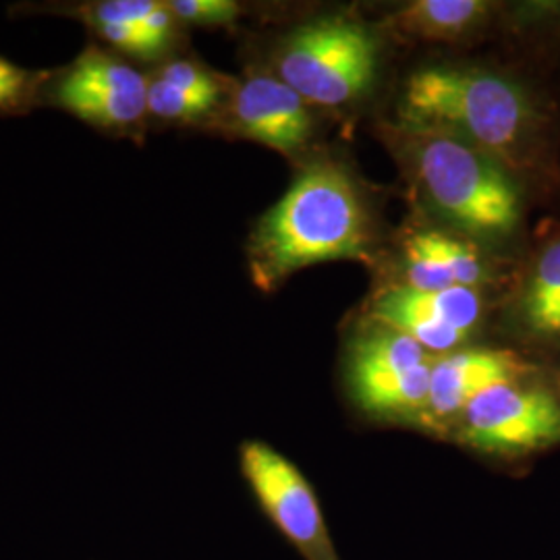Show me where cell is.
I'll list each match as a JSON object with an SVG mask.
<instances>
[{
	"label": "cell",
	"mask_w": 560,
	"mask_h": 560,
	"mask_svg": "<svg viewBox=\"0 0 560 560\" xmlns=\"http://www.w3.org/2000/svg\"><path fill=\"white\" fill-rule=\"evenodd\" d=\"M156 0H98L90 4H81L80 18L94 32L110 25H133L141 27L156 9Z\"/></svg>",
	"instance_id": "16"
},
{
	"label": "cell",
	"mask_w": 560,
	"mask_h": 560,
	"mask_svg": "<svg viewBox=\"0 0 560 560\" xmlns=\"http://www.w3.org/2000/svg\"><path fill=\"white\" fill-rule=\"evenodd\" d=\"M46 73L27 71L20 65L0 57V113L15 115L32 106L34 96L40 92Z\"/></svg>",
	"instance_id": "17"
},
{
	"label": "cell",
	"mask_w": 560,
	"mask_h": 560,
	"mask_svg": "<svg viewBox=\"0 0 560 560\" xmlns=\"http://www.w3.org/2000/svg\"><path fill=\"white\" fill-rule=\"evenodd\" d=\"M465 446L499 459H527L560 446V390L538 374L486 390L453 428Z\"/></svg>",
	"instance_id": "5"
},
{
	"label": "cell",
	"mask_w": 560,
	"mask_h": 560,
	"mask_svg": "<svg viewBox=\"0 0 560 560\" xmlns=\"http://www.w3.org/2000/svg\"><path fill=\"white\" fill-rule=\"evenodd\" d=\"M168 7L177 20L191 25H229L241 11L233 0H173Z\"/></svg>",
	"instance_id": "19"
},
{
	"label": "cell",
	"mask_w": 560,
	"mask_h": 560,
	"mask_svg": "<svg viewBox=\"0 0 560 560\" xmlns=\"http://www.w3.org/2000/svg\"><path fill=\"white\" fill-rule=\"evenodd\" d=\"M409 129L442 131L501 161L509 171L534 161L541 115L527 90L506 75L467 67L416 71L402 92Z\"/></svg>",
	"instance_id": "2"
},
{
	"label": "cell",
	"mask_w": 560,
	"mask_h": 560,
	"mask_svg": "<svg viewBox=\"0 0 560 560\" xmlns=\"http://www.w3.org/2000/svg\"><path fill=\"white\" fill-rule=\"evenodd\" d=\"M240 469L264 517L303 560H340L316 488L268 442L245 441Z\"/></svg>",
	"instance_id": "7"
},
{
	"label": "cell",
	"mask_w": 560,
	"mask_h": 560,
	"mask_svg": "<svg viewBox=\"0 0 560 560\" xmlns=\"http://www.w3.org/2000/svg\"><path fill=\"white\" fill-rule=\"evenodd\" d=\"M490 4L481 0H416L393 15V27L411 38L453 40L480 25Z\"/></svg>",
	"instance_id": "12"
},
{
	"label": "cell",
	"mask_w": 560,
	"mask_h": 560,
	"mask_svg": "<svg viewBox=\"0 0 560 560\" xmlns=\"http://www.w3.org/2000/svg\"><path fill=\"white\" fill-rule=\"evenodd\" d=\"M416 340L381 326L353 342L347 382L361 411L381 420H423L434 365Z\"/></svg>",
	"instance_id": "6"
},
{
	"label": "cell",
	"mask_w": 560,
	"mask_h": 560,
	"mask_svg": "<svg viewBox=\"0 0 560 560\" xmlns=\"http://www.w3.org/2000/svg\"><path fill=\"white\" fill-rule=\"evenodd\" d=\"M161 80L183 90L185 94L217 106L222 96V83L214 73L191 60L166 62L159 73Z\"/></svg>",
	"instance_id": "18"
},
{
	"label": "cell",
	"mask_w": 560,
	"mask_h": 560,
	"mask_svg": "<svg viewBox=\"0 0 560 560\" xmlns=\"http://www.w3.org/2000/svg\"><path fill=\"white\" fill-rule=\"evenodd\" d=\"M436 261L442 275L451 280L453 287L478 289L488 279V268L480 252L474 245L460 243L439 231H421L409 237Z\"/></svg>",
	"instance_id": "14"
},
{
	"label": "cell",
	"mask_w": 560,
	"mask_h": 560,
	"mask_svg": "<svg viewBox=\"0 0 560 560\" xmlns=\"http://www.w3.org/2000/svg\"><path fill=\"white\" fill-rule=\"evenodd\" d=\"M376 38L349 18L305 23L282 40L277 52L279 80L318 106H340L363 96L376 78Z\"/></svg>",
	"instance_id": "4"
},
{
	"label": "cell",
	"mask_w": 560,
	"mask_h": 560,
	"mask_svg": "<svg viewBox=\"0 0 560 560\" xmlns=\"http://www.w3.org/2000/svg\"><path fill=\"white\" fill-rule=\"evenodd\" d=\"M214 106L185 94L179 88L156 78L148 88V115L162 120L189 122L208 115Z\"/></svg>",
	"instance_id": "15"
},
{
	"label": "cell",
	"mask_w": 560,
	"mask_h": 560,
	"mask_svg": "<svg viewBox=\"0 0 560 560\" xmlns=\"http://www.w3.org/2000/svg\"><path fill=\"white\" fill-rule=\"evenodd\" d=\"M538 365L513 349L471 347L446 353L432 365L423 425L455 428L463 411L486 390L538 374Z\"/></svg>",
	"instance_id": "9"
},
{
	"label": "cell",
	"mask_w": 560,
	"mask_h": 560,
	"mask_svg": "<svg viewBox=\"0 0 560 560\" xmlns=\"http://www.w3.org/2000/svg\"><path fill=\"white\" fill-rule=\"evenodd\" d=\"M515 320L527 339L560 345V240L550 241L527 272Z\"/></svg>",
	"instance_id": "11"
},
{
	"label": "cell",
	"mask_w": 560,
	"mask_h": 560,
	"mask_svg": "<svg viewBox=\"0 0 560 560\" xmlns=\"http://www.w3.org/2000/svg\"><path fill=\"white\" fill-rule=\"evenodd\" d=\"M381 298L405 310L418 312L421 316H428L432 320L455 326L467 335H471V330L478 326L483 312V301L478 289H469V287L420 291V289L400 284V287L382 291Z\"/></svg>",
	"instance_id": "13"
},
{
	"label": "cell",
	"mask_w": 560,
	"mask_h": 560,
	"mask_svg": "<svg viewBox=\"0 0 560 560\" xmlns=\"http://www.w3.org/2000/svg\"><path fill=\"white\" fill-rule=\"evenodd\" d=\"M150 81L101 46H88L50 85L52 104L96 129L131 133L148 115Z\"/></svg>",
	"instance_id": "8"
},
{
	"label": "cell",
	"mask_w": 560,
	"mask_h": 560,
	"mask_svg": "<svg viewBox=\"0 0 560 560\" xmlns=\"http://www.w3.org/2000/svg\"><path fill=\"white\" fill-rule=\"evenodd\" d=\"M418 177L448 221L483 240H506L521 226L523 198L513 173L469 141L411 129Z\"/></svg>",
	"instance_id": "3"
},
{
	"label": "cell",
	"mask_w": 560,
	"mask_h": 560,
	"mask_svg": "<svg viewBox=\"0 0 560 560\" xmlns=\"http://www.w3.org/2000/svg\"><path fill=\"white\" fill-rule=\"evenodd\" d=\"M368 222L360 194L337 164L305 168L264 217L249 240L256 287L272 291L312 264L365 256Z\"/></svg>",
	"instance_id": "1"
},
{
	"label": "cell",
	"mask_w": 560,
	"mask_h": 560,
	"mask_svg": "<svg viewBox=\"0 0 560 560\" xmlns=\"http://www.w3.org/2000/svg\"><path fill=\"white\" fill-rule=\"evenodd\" d=\"M231 129L280 154H293L312 133L307 102L272 75H252L231 104Z\"/></svg>",
	"instance_id": "10"
}]
</instances>
